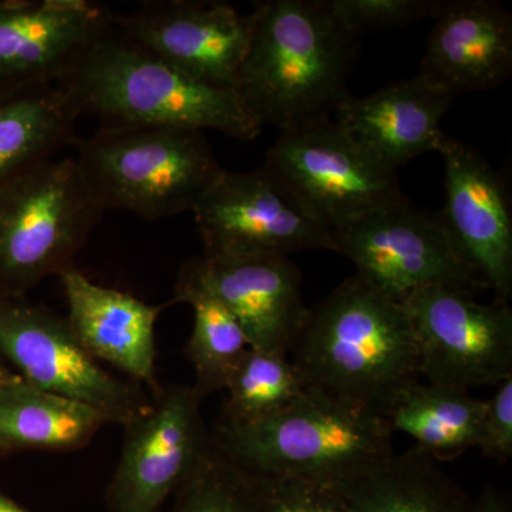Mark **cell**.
Segmentation results:
<instances>
[{
	"label": "cell",
	"mask_w": 512,
	"mask_h": 512,
	"mask_svg": "<svg viewBox=\"0 0 512 512\" xmlns=\"http://www.w3.org/2000/svg\"><path fill=\"white\" fill-rule=\"evenodd\" d=\"M252 478L259 512H350L328 485L302 478Z\"/></svg>",
	"instance_id": "28"
},
{
	"label": "cell",
	"mask_w": 512,
	"mask_h": 512,
	"mask_svg": "<svg viewBox=\"0 0 512 512\" xmlns=\"http://www.w3.org/2000/svg\"><path fill=\"white\" fill-rule=\"evenodd\" d=\"M205 256L254 258L293 252L333 251L328 229L320 227L264 170H222L192 208Z\"/></svg>",
	"instance_id": "12"
},
{
	"label": "cell",
	"mask_w": 512,
	"mask_h": 512,
	"mask_svg": "<svg viewBox=\"0 0 512 512\" xmlns=\"http://www.w3.org/2000/svg\"><path fill=\"white\" fill-rule=\"evenodd\" d=\"M107 423L96 410L18 375L0 384V453L82 448Z\"/></svg>",
	"instance_id": "21"
},
{
	"label": "cell",
	"mask_w": 512,
	"mask_h": 512,
	"mask_svg": "<svg viewBox=\"0 0 512 512\" xmlns=\"http://www.w3.org/2000/svg\"><path fill=\"white\" fill-rule=\"evenodd\" d=\"M392 434L386 417L308 387L301 399L265 419L221 416L211 443L249 476L332 487L393 454Z\"/></svg>",
	"instance_id": "4"
},
{
	"label": "cell",
	"mask_w": 512,
	"mask_h": 512,
	"mask_svg": "<svg viewBox=\"0 0 512 512\" xmlns=\"http://www.w3.org/2000/svg\"><path fill=\"white\" fill-rule=\"evenodd\" d=\"M0 356L20 379L96 410L107 423L124 427L150 406L137 383L111 375L83 348L66 319L23 296L0 295Z\"/></svg>",
	"instance_id": "8"
},
{
	"label": "cell",
	"mask_w": 512,
	"mask_h": 512,
	"mask_svg": "<svg viewBox=\"0 0 512 512\" xmlns=\"http://www.w3.org/2000/svg\"><path fill=\"white\" fill-rule=\"evenodd\" d=\"M171 512H259L254 478L212 446L174 494Z\"/></svg>",
	"instance_id": "26"
},
{
	"label": "cell",
	"mask_w": 512,
	"mask_h": 512,
	"mask_svg": "<svg viewBox=\"0 0 512 512\" xmlns=\"http://www.w3.org/2000/svg\"><path fill=\"white\" fill-rule=\"evenodd\" d=\"M456 97L416 74L367 96L348 94L336 107L335 123L390 170L437 151L444 114Z\"/></svg>",
	"instance_id": "19"
},
{
	"label": "cell",
	"mask_w": 512,
	"mask_h": 512,
	"mask_svg": "<svg viewBox=\"0 0 512 512\" xmlns=\"http://www.w3.org/2000/svg\"><path fill=\"white\" fill-rule=\"evenodd\" d=\"M114 28L133 45L192 79L237 89L254 30V15L220 0H147Z\"/></svg>",
	"instance_id": "13"
},
{
	"label": "cell",
	"mask_w": 512,
	"mask_h": 512,
	"mask_svg": "<svg viewBox=\"0 0 512 512\" xmlns=\"http://www.w3.org/2000/svg\"><path fill=\"white\" fill-rule=\"evenodd\" d=\"M103 210L76 158L47 161L0 190V295L25 296L73 268Z\"/></svg>",
	"instance_id": "6"
},
{
	"label": "cell",
	"mask_w": 512,
	"mask_h": 512,
	"mask_svg": "<svg viewBox=\"0 0 512 512\" xmlns=\"http://www.w3.org/2000/svg\"><path fill=\"white\" fill-rule=\"evenodd\" d=\"M478 448L501 463L512 456V377L498 384L493 396L485 400L483 439Z\"/></svg>",
	"instance_id": "29"
},
{
	"label": "cell",
	"mask_w": 512,
	"mask_h": 512,
	"mask_svg": "<svg viewBox=\"0 0 512 512\" xmlns=\"http://www.w3.org/2000/svg\"><path fill=\"white\" fill-rule=\"evenodd\" d=\"M66 296V322L97 362L107 363L160 392L156 373V323L164 305H150L119 289L90 281L76 266L59 276Z\"/></svg>",
	"instance_id": "18"
},
{
	"label": "cell",
	"mask_w": 512,
	"mask_h": 512,
	"mask_svg": "<svg viewBox=\"0 0 512 512\" xmlns=\"http://www.w3.org/2000/svg\"><path fill=\"white\" fill-rule=\"evenodd\" d=\"M470 512H511V505L507 495L487 487L476 500L471 501Z\"/></svg>",
	"instance_id": "30"
},
{
	"label": "cell",
	"mask_w": 512,
	"mask_h": 512,
	"mask_svg": "<svg viewBox=\"0 0 512 512\" xmlns=\"http://www.w3.org/2000/svg\"><path fill=\"white\" fill-rule=\"evenodd\" d=\"M419 76L453 97L490 90L512 72V16L494 0H441Z\"/></svg>",
	"instance_id": "16"
},
{
	"label": "cell",
	"mask_w": 512,
	"mask_h": 512,
	"mask_svg": "<svg viewBox=\"0 0 512 512\" xmlns=\"http://www.w3.org/2000/svg\"><path fill=\"white\" fill-rule=\"evenodd\" d=\"M412 319L426 383L470 392L512 377V311L471 292L430 285L403 301Z\"/></svg>",
	"instance_id": "10"
},
{
	"label": "cell",
	"mask_w": 512,
	"mask_h": 512,
	"mask_svg": "<svg viewBox=\"0 0 512 512\" xmlns=\"http://www.w3.org/2000/svg\"><path fill=\"white\" fill-rule=\"evenodd\" d=\"M192 386L161 387L123 427L124 443L106 490L109 512H160L211 448Z\"/></svg>",
	"instance_id": "11"
},
{
	"label": "cell",
	"mask_w": 512,
	"mask_h": 512,
	"mask_svg": "<svg viewBox=\"0 0 512 512\" xmlns=\"http://www.w3.org/2000/svg\"><path fill=\"white\" fill-rule=\"evenodd\" d=\"M16 376V373L13 372L12 369L8 365H6L3 357L0 356V384L8 382V380L13 379Z\"/></svg>",
	"instance_id": "32"
},
{
	"label": "cell",
	"mask_w": 512,
	"mask_h": 512,
	"mask_svg": "<svg viewBox=\"0 0 512 512\" xmlns=\"http://www.w3.org/2000/svg\"><path fill=\"white\" fill-rule=\"evenodd\" d=\"M79 117L59 84L0 99V190L74 146Z\"/></svg>",
	"instance_id": "22"
},
{
	"label": "cell",
	"mask_w": 512,
	"mask_h": 512,
	"mask_svg": "<svg viewBox=\"0 0 512 512\" xmlns=\"http://www.w3.org/2000/svg\"><path fill=\"white\" fill-rule=\"evenodd\" d=\"M350 512H470L460 485L414 446L390 454L332 485Z\"/></svg>",
	"instance_id": "20"
},
{
	"label": "cell",
	"mask_w": 512,
	"mask_h": 512,
	"mask_svg": "<svg viewBox=\"0 0 512 512\" xmlns=\"http://www.w3.org/2000/svg\"><path fill=\"white\" fill-rule=\"evenodd\" d=\"M0 512H29L22 505L13 501L8 495L0 493Z\"/></svg>",
	"instance_id": "31"
},
{
	"label": "cell",
	"mask_w": 512,
	"mask_h": 512,
	"mask_svg": "<svg viewBox=\"0 0 512 512\" xmlns=\"http://www.w3.org/2000/svg\"><path fill=\"white\" fill-rule=\"evenodd\" d=\"M222 417L238 421L265 419L301 399L308 384L286 355L249 348L229 376Z\"/></svg>",
	"instance_id": "25"
},
{
	"label": "cell",
	"mask_w": 512,
	"mask_h": 512,
	"mask_svg": "<svg viewBox=\"0 0 512 512\" xmlns=\"http://www.w3.org/2000/svg\"><path fill=\"white\" fill-rule=\"evenodd\" d=\"M293 349L308 387L386 419L420 382L419 346L406 306L357 274L309 311Z\"/></svg>",
	"instance_id": "1"
},
{
	"label": "cell",
	"mask_w": 512,
	"mask_h": 512,
	"mask_svg": "<svg viewBox=\"0 0 512 512\" xmlns=\"http://www.w3.org/2000/svg\"><path fill=\"white\" fill-rule=\"evenodd\" d=\"M74 146L101 210L151 221L192 211L224 170L204 133L187 128L101 126Z\"/></svg>",
	"instance_id": "5"
},
{
	"label": "cell",
	"mask_w": 512,
	"mask_h": 512,
	"mask_svg": "<svg viewBox=\"0 0 512 512\" xmlns=\"http://www.w3.org/2000/svg\"><path fill=\"white\" fill-rule=\"evenodd\" d=\"M114 13L90 0L0 5V84L12 94L53 86L113 26Z\"/></svg>",
	"instance_id": "15"
},
{
	"label": "cell",
	"mask_w": 512,
	"mask_h": 512,
	"mask_svg": "<svg viewBox=\"0 0 512 512\" xmlns=\"http://www.w3.org/2000/svg\"><path fill=\"white\" fill-rule=\"evenodd\" d=\"M446 204L439 212L464 264L493 289L498 301L512 296V218L503 177L476 150L443 134Z\"/></svg>",
	"instance_id": "14"
},
{
	"label": "cell",
	"mask_w": 512,
	"mask_h": 512,
	"mask_svg": "<svg viewBox=\"0 0 512 512\" xmlns=\"http://www.w3.org/2000/svg\"><path fill=\"white\" fill-rule=\"evenodd\" d=\"M485 400L450 387L416 383L407 389L387 416L392 430L416 440L434 460H451L480 447Z\"/></svg>",
	"instance_id": "24"
},
{
	"label": "cell",
	"mask_w": 512,
	"mask_h": 512,
	"mask_svg": "<svg viewBox=\"0 0 512 512\" xmlns=\"http://www.w3.org/2000/svg\"><path fill=\"white\" fill-rule=\"evenodd\" d=\"M202 262L249 348L288 355L311 311L303 302L299 266L289 256H202Z\"/></svg>",
	"instance_id": "17"
},
{
	"label": "cell",
	"mask_w": 512,
	"mask_h": 512,
	"mask_svg": "<svg viewBox=\"0 0 512 512\" xmlns=\"http://www.w3.org/2000/svg\"><path fill=\"white\" fill-rule=\"evenodd\" d=\"M262 170L329 232L406 197L396 171L357 146L330 117L281 131Z\"/></svg>",
	"instance_id": "7"
},
{
	"label": "cell",
	"mask_w": 512,
	"mask_h": 512,
	"mask_svg": "<svg viewBox=\"0 0 512 512\" xmlns=\"http://www.w3.org/2000/svg\"><path fill=\"white\" fill-rule=\"evenodd\" d=\"M342 25L356 36L409 28L436 15L441 0H328Z\"/></svg>",
	"instance_id": "27"
},
{
	"label": "cell",
	"mask_w": 512,
	"mask_h": 512,
	"mask_svg": "<svg viewBox=\"0 0 512 512\" xmlns=\"http://www.w3.org/2000/svg\"><path fill=\"white\" fill-rule=\"evenodd\" d=\"M174 291L171 303H187L194 313L185 353L194 367L192 387L204 399L225 389L232 370L249 349L247 338L208 281L202 258L185 262Z\"/></svg>",
	"instance_id": "23"
},
{
	"label": "cell",
	"mask_w": 512,
	"mask_h": 512,
	"mask_svg": "<svg viewBox=\"0 0 512 512\" xmlns=\"http://www.w3.org/2000/svg\"><path fill=\"white\" fill-rule=\"evenodd\" d=\"M238 93L262 124L289 130L330 117L348 96L360 37L336 18L328 0L256 3Z\"/></svg>",
	"instance_id": "2"
},
{
	"label": "cell",
	"mask_w": 512,
	"mask_h": 512,
	"mask_svg": "<svg viewBox=\"0 0 512 512\" xmlns=\"http://www.w3.org/2000/svg\"><path fill=\"white\" fill-rule=\"evenodd\" d=\"M330 237L333 252L350 259L357 275L397 301L430 285L487 288L458 255L439 212L420 210L406 197L333 229Z\"/></svg>",
	"instance_id": "9"
},
{
	"label": "cell",
	"mask_w": 512,
	"mask_h": 512,
	"mask_svg": "<svg viewBox=\"0 0 512 512\" xmlns=\"http://www.w3.org/2000/svg\"><path fill=\"white\" fill-rule=\"evenodd\" d=\"M57 84L80 116L93 114L101 126L214 130L241 141L255 140L264 127L237 89L192 79L114 25Z\"/></svg>",
	"instance_id": "3"
}]
</instances>
